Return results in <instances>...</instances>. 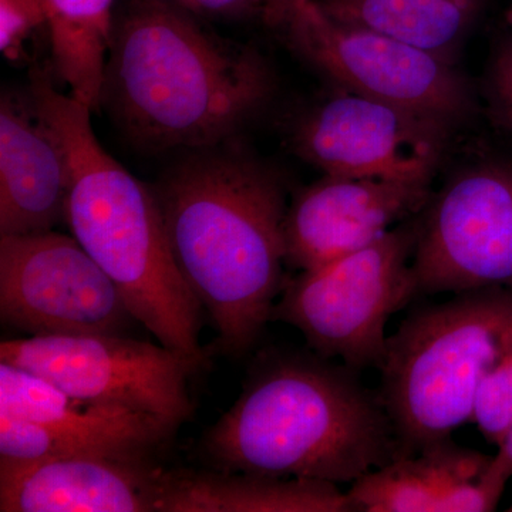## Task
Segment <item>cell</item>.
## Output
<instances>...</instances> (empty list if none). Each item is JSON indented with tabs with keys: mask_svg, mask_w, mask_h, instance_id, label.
<instances>
[{
	"mask_svg": "<svg viewBox=\"0 0 512 512\" xmlns=\"http://www.w3.org/2000/svg\"><path fill=\"white\" fill-rule=\"evenodd\" d=\"M217 148L195 150L151 190L175 264L214 323L217 352L242 356L284 289L286 190L268 165Z\"/></svg>",
	"mask_w": 512,
	"mask_h": 512,
	"instance_id": "1",
	"label": "cell"
},
{
	"mask_svg": "<svg viewBox=\"0 0 512 512\" xmlns=\"http://www.w3.org/2000/svg\"><path fill=\"white\" fill-rule=\"evenodd\" d=\"M275 90L255 47L215 35L170 0H131L114 23L100 106L144 151H195L221 146Z\"/></svg>",
	"mask_w": 512,
	"mask_h": 512,
	"instance_id": "2",
	"label": "cell"
},
{
	"mask_svg": "<svg viewBox=\"0 0 512 512\" xmlns=\"http://www.w3.org/2000/svg\"><path fill=\"white\" fill-rule=\"evenodd\" d=\"M356 372L320 355L266 352L202 437L201 456L222 471L355 483L397 454L379 393Z\"/></svg>",
	"mask_w": 512,
	"mask_h": 512,
	"instance_id": "3",
	"label": "cell"
},
{
	"mask_svg": "<svg viewBox=\"0 0 512 512\" xmlns=\"http://www.w3.org/2000/svg\"><path fill=\"white\" fill-rule=\"evenodd\" d=\"M30 97L62 141L72 190L66 224L116 284L131 315L190 367L207 362L201 348L202 305L175 264L156 197L101 147L86 104L37 73Z\"/></svg>",
	"mask_w": 512,
	"mask_h": 512,
	"instance_id": "4",
	"label": "cell"
},
{
	"mask_svg": "<svg viewBox=\"0 0 512 512\" xmlns=\"http://www.w3.org/2000/svg\"><path fill=\"white\" fill-rule=\"evenodd\" d=\"M511 352L512 289L457 293L404 320L387 339L379 369L396 458L414 456L471 423L478 387Z\"/></svg>",
	"mask_w": 512,
	"mask_h": 512,
	"instance_id": "5",
	"label": "cell"
},
{
	"mask_svg": "<svg viewBox=\"0 0 512 512\" xmlns=\"http://www.w3.org/2000/svg\"><path fill=\"white\" fill-rule=\"evenodd\" d=\"M416 217L369 247L301 272L284 285L272 320L298 329L326 359L339 357L355 370L380 369L387 320L419 296L412 269Z\"/></svg>",
	"mask_w": 512,
	"mask_h": 512,
	"instance_id": "6",
	"label": "cell"
},
{
	"mask_svg": "<svg viewBox=\"0 0 512 512\" xmlns=\"http://www.w3.org/2000/svg\"><path fill=\"white\" fill-rule=\"evenodd\" d=\"M416 221L419 295L512 289V164L485 161L460 171Z\"/></svg>",
	"mask_w": 512,
	"mask_h": 512,
	"instance_id": "7",
	"label": "cell"
},
{
	"mask_svg": "<svg viewBox=\"0 0 512 512\" xmlns=\"http://www.w3.org/2000/svg\"><path fill=\"white\" fill-rule=\"evenodd\" d=\"M0 362L74 396L156 417L174 431L192 417L190 367L161 343L110 333L29 336L3 340Z\"/></svg>",
	"mask_w": 512,
	"mask_h": 512,
	"instance_id": "8",
	"label": "cell"
},
{
	"mask_svg": "<svg viewBox=\"0 0 512 512\" xmlns=\"http://www.w3.org/2000/svg\"><path fill=\"white\" fill-rule=\"evenodd\" d=\"M289 45L343 90L451 128L473 101L454 64L399 40L328 18L312 0L284 30Z\"/></svg>",
	"mask_w": 512,
	"mask_h": 512,
	"instance_id": "9",
	"label": "cell"
},
{
	"mask_svg": "<svg viewBox=\"0 0 512 512\" xmlns=\"http://www.w3.org/2000/svg\"><path fill=\"white\" fill-rule=\"evenodd\" d=\"M0 318L29 336L123 335L137 322L110 276L56 231L0 235Z\"/></svg>",
	"mask_w": 512,
	"mask_h": 512,
	"instance_id": "10",
	"label": "cell"
},
{
	"mask_svg": "<svg viewBox=\"0 0 512 512\" xmlns=\"http://www.w3.org/2000/svg\"><path fill=\"white\" fill-rule=\"evenodd\" d=\"M450 128L353 92L306 113L293 130L296 153L328 175L430 184Z\"/></svg>",
	"mask_w": 512,
	"mask_h": 512,
	"instance_id": "11",
	"label": "cell"
},
{
	"mask_svg": "<svg viewBox=\"0 0 512 512\" xmlns=\"http://www.w3.org/2000/svg\"><path fill=\"white\" fill-rule=\"evenodd\" d=\"M430 198V184L326 174L286 212L285 264L313 271L369 247L419 215Z\"/></svg>",
	"mask_w": 512,
	"mask_h": 512,
	"instance_id": "12",
	"label": "cell"
},
{
	"mask_svg": "<svg viewBox=\"0 0 512 512\" xmlns=\"http://www.w3.org/2000/svg\"><path fill=\"white\" fill-rule=\"evenodd\" d=\"M161 470L151 457L0 461V511L154 512Z\"/></svg>",
	"mask_w": 512,
	"mask_h": 512,
	"instance_id": "13",
	"label": "cell"
},
{
	"mask_svg": "<svg viewBox=\"0 0 512 512\" xmlns=\"http://www.w3.org/2000/svg\"><path fill=\"white\" fill-rule=\"evenodd\" d=\"M491 461L448 437L369 471L348 495L355 512H490L508 483Z\"/></svg>",
	"mask_w": 512,
	"mask_h": 512,
	"instance_id": "14",
	"label": "cell"
},
{
	"mask_svg": "<svg viewBox=\"0 0 512 512\" xmlns=\"http://www.w3.org/2000/svg\"><path fill=\"white\" fill-rule=\"evenodd\" d=\"M72 190L69 158L35 101L0 104V235L55 231L66 222Z\"/></svg>",
	"mask_w": 512,
	"mask_h": 512,
	"instance_id": "15",
	"label": "cell"
},
{
	"mask_svg": "<svg viewBox=\"0 0 512 512\" xmlns=\"http://www.w3.org/2000/svg\"><path fill=\"white\" fill-rule=\"evenodd\" d=\"M0 413L96 441L127 456L151 457L175 433L156 417L74 396L6 362H0Z\"/></svg>",
	"mask_w": 512,
	"mask_h": 512,
	"instance_id": "16",
	"label": "cell"
},
{
	"mask_svg": "<svg viewBox=\"0 0 512 512\" xmlns=\"http://www.w3.org/2000/svg\"><path fill=\"white\" fill-rule=\"evenodd\" d=\"M154 512H355L338 484L217 470H161Z\"/></svg>",
	"mask_w": 512,
	"mask_h": 512,
	"instance_id": "17",
	"label": "cell"
},
{
	"mask_svg": "<svg viewBox=\"0 0 512 512\" xmlns=\"http://www.w3.org/2000/svg\"><path fill=\"white\" fill-rule=\"evenodd\" d=\"M483 0H316L328 18L454 62Z\"/></svg>",
	"mask_w": 512,
	"mask_h": 512,
	"instance_id": "18",
	"label": "cell"
},
{
	"mask_svg": "<svg viewBox=\"0 0 512 512\" xmlns=\"http://www.w3.org/2000/svg\"><path fill=\"white\" fill-rule=\"evenodd\" d=\"M53 63L69 94L90 110L100 106L113 37L114 0H43Z\"/></svg>",
	"mask_w": 512,
	"mask_h": 512,
	"instance_id": "19",
	"label": "cell"
},
{
	"mask_svg": "<svg viewBox=\"0 0 512 512\" xmlns=\"http://www.w3.org/2000/svg\"><path fill=\"white\" fill-rule=\"evenodd\" d=\"M471 423L487 443L500 446L512 427V352L494 366L478 387Z\"/></svg>",
	"mask_w": 512,
	"mask_h": 512,
	"instance_id": "20",
	"label": "cell"
},
{
	"mask_svg": "<svg viewBox=\"0 0 512 512\" xmlns=\"http://www.w3.org/2000/svg\"><path fill=\"white\" fill-rule=\"evenodd\" d=\"M47 26L43 0H0V50L18 62L37 29Z\"/></svg>",
	"mask_w": 512,
	"mask_h": 512,
	"instance_id": "21",
	"label": "cell"
},
{
	"mask_svg": "<svg viewBox=\"0 0 512 512\" xmlns=\"http://www.w3.org/2000/svg\"><path fill=\"white\" fill-rule=\"evenodd\" d=\"M195 18H244L262 15V0H170Z\"/></svg>",
	"mask_w": 512,
	"mask_h": 512,
	"instance_id": "22",
	"label": "cell"
},
{
	"mask_svg": "<svg viewBox=\"0 0 512 512\" xmlns=\"http://www.w3.org/2000/svg\"><path fill=\"white\" fill-rule=\"evenodd\" d=\"M490 83L495 107L512 130V39L498 50L491 67Z\"/></svg>",
	"mask_w": 512,
	"mask_h": 512,
	"instance_id": "23",
	"label": "cell"
},
{
	"mask_svg": "<svg viewBox=\"0 0 512 512\" xmlns=\"http://www.w3.org/2000/svg\"><path fill=\"white\" fill-rule=\"evenodd\" d=\"M312 0H262V15L269 28L285 30Z\"/></svg>",
	"mask_w": 512,
	"mask_h": 512,
	"instance_id": "24",
	"label": "cell"
},
{
	"mask_svg": "<svg viewBox=\"0 0 512 512\" xmlns=\"http://www.w3.org/2000/svg\"><path fill=\"white\" fill-rule=\"evenodd\" d=\"M490 470L507 480L512 477V427L498 446L497 454L491 461Z\"/></svg>",
	"mask_w": 512,
	"mask_h": 512,
	"instance_id": "25",
	"label": "cell"
},
{
	"mask_svg": "<svg viewBox=\"0 0 512 512\" xmlns=\"http://www.w3.org/2000/svg\"><path fill=\"white\" fill-rule=\"evenodd\" d=\"M507 20H508V23H510V26H511V29H512V6H511L510 9H508Z\"/></svg>",
	"mask_w": 512,
	"mask_h": 512,
	"instance_id": "26",
	"label": "cell"
},
{
	"mask_svg": "<svg viewBox=\"0 0 512 512\" xmlns=\"http://www.w3.org/2000/svg\"><path fill=\"white\" fill-rule=\"evenodd\" d=\"M508 511H511L512 512V503L510 505V508H508Z\"/></svg>",
	"mask_w": 512,
	"mask_h": 512,
	"instance_id": "27",
	"label": "cell"
}]
</instances>
